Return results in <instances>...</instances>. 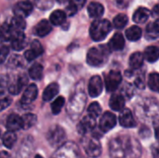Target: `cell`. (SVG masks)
I'll list each match as a JSON object with an SVG mask.
<instances>
[{"label":"cell","instance_id":"9","mask_svg":"<svg viewBox=\"0 0 159 158\" xmlns=\"http://www.w3.org/2000/svg\"><path fill=\"white\" fill-rule=\"evenodd\" d=\"M96 127V118L88 115L77 125V131L81 135H85L89 131H92Z\"/></svg>","mask_w":159,"mask_h":158},{"label":"cell","instance_id":"48","mask_svg":"<svg viewBox=\"0 0 159 158\" xmlns=\"http://www.w3.org/2000/svg\"><path fill=\"white\" fill-rule=\"evenodd\" d=\"M154 158H158V150H157V147L155 148V151H154Z\"/></svg>","mask_w":159,"mask_h":158},{"label":"cell","instance_id":"17","mask_svg":"<svg viewBox=\"0 0 159 158\" xmlns=\"http://www.w3.org/2000/svg\"><path fill=\"white\" fill-rule=\"evenodd\" d=\"M6 127L9 131H18L21 129V117L17 114H11L6 123Z\"/></svg>","mask_w":159,"mask_h":158},{"label":"cell","instance_id":"52","mask_svg":"<svg viewBox=\"0 0 159 158\" xmlns=\"http://www.w3.org/2000/svg\"><path fill=\"white\" fill-rule=\"evenodd\" d=\"M0 138H1V130H0Z\"/></svg>","mask_w":159,"mask_h":158},{"label":"cell","instance_id":"23","mask_svg":"<svg viewBox=\"0 0 159 158\" xmlns=\"http://www.w3.org/2000/svg\"><path fill=\"white\" fill-rule=\"evenodd\" d=\"M66 20V14L62 10H55L50 14L49 18V22L55 26H60L62 25Z\"/></svg>","mask_w":159,"mask_h":158},{"label":"cell","instance_id":"19","mask_svg":"<svg viewBox=\"0 0 159 158\" xmlns=\"http://www.w3.org/2000/svg\"><path fill=\"white\" fill-rule=\"evenodd\" d=\"M88 12L90 18L92 19H100L104 13V7L102 4L98 2H92L88 7Z\"/></svg>","mask_w":159,"mask_h":158},{"label":"cell","instance_id":"27","mask_svg":"<svg viewBox=\"0 0 159 158\" xmlns=\"http://www.w3.org/2000/svg\"><path fill=\"white\" fill-rule=\"evenodd\" d=\"M159 57V49L157 47L155 46H150L148 47H146V49L144 50V55L143 58H145L146 61H148L149 62H155L158 60Z\"/></svg>","mask_w":159,"mask_h":158},{"label":"cell","instance_id":"12","mask_svg":"<svg viewBox=\"0 0 159 158\" xmlns=\"http://www.w3.org/2000/svg\"><path fill=\"white\" fill-rule=\"evenodd\" d=\"M102 88H103V83L99 75H94L90 78L89 83V93L92 98L98 97L102 93Z\"/></svg>","mask_w":159,"mask_h":158},{"label":"cell","instance_id":"8","mask_svg":"<svg viewBox=\"0 0 159 158\" xmlns=\"http://www.w3.org/2000/svg\"><path fill=\"white\" fill-rule=\"evenodd\" d=\"M32 11H33V4L28 0L20 1L16 3L15 6L13 7V12L15 16L26 18L32 13Z\"/></svg>","mask_w":159,"mask_h":158},{"label":"cell","instance_id":"45","mask_svg":"<svg viewBox=\"0 0 159 158\" xmlns=\"http://www.w3.org/2000/svg\"><path fill=\"white\" fill-rule=\"evenodd\" d=\"M123 92L127 97L130 98L133 95V88H132L131 85H126L123 88Z\"/></svg>","mask_w":159,"mask_h":158},{"label":"cell","instance_id":"22","mask_svg":"<svg viewBox=\"0 0 159 158\" xmlns=\"http://www.w3.org/2000/svg\"><path fill=\"white\" fill-rule=\"evenodd\" d=\"M150 10L146 7L138 8L133 15V20L135 23H144L147 21L150 16Z\"/></svg>","mask_w":159,"mask_h":158},{"label":"cell","instance_id":"35","mask_svg":"<svg viewBox=\"0 0 159 158\" xmlns=\"http://www.w3.org/2000/svg\"><path fill=\"white\" fill-rule=\"evenodd\" d=\"M113 23L116 29H122L128 23V17L125 14H119L114 19Z\"/></svg>","mask_w":159,"mask_h":158},{"label":"cell","instance_id":"7","mask_svg":"<svg viewBox=\"0 0 159 158\" xmlns=\"http://www.w3.org/2000/svg\"><path fill=\"white\" fill-rule=\"evenodd\" d=\"M116 125V116L111 112H106L101 117L99 128L102 132H107L110 131L112 129H114Z\"/></svg>","mask_w":159,"mask_h":158},{"label":"cell","instance_id":"4","mask_svg":"<svg viewBox=\"0 0 159 158\" xmlns=\"http://www.w3.org/2000/svg\"><path fill=\"white\" fill-rule=\"evenodd\" d=\"M125 154L129 158H140L142 156L141 143L133 138L127 139L125 141Z\"/></svg>","mask_w":159,"mask_h":158},{"label":"cell","instance_id":"15","mask_svg":"<svg viewBox=\"0 0 159 158\" xmlns=\"http://www.w3.org/2000/svg\"><path fill=\"white\" fill-rule=\"evenodd\" d=\"M10 41H11V47L14 50L20 51L23 49L25 47V35L23 32H13Z\"/></svg>","mask_w":159,"mask_h":158},{"label":"cell","instance_id":"25","mask_svg":"<svg viewBox=\"0 0 159 158\" xmlns=\"http://www.w3.org/2000/svg\"><path fill=\"white\" fill-rule=\"evenodd\" d=\"M10 26V29L13 32H23V30L26 27V22L24 18L19 17V16H14L11 19L10 23H8Z\"/></svg>","mask_w":159,"mask_h":158},{"label":"cell","instance_id":"29","mask_svg":"<svg viewBox=\"0 0 159 158\" xmlns=\"http://www.w3.org/2000/svg\"><path fill=\"white\" fill-rule=\"evenodd\" d=\"M142 34H143L142 29L136 25L129 27L126 31V36L129 41H138L142 37Z\"/></svg>","mask_w":159,"mask_h":158},{"label":"cell","instance_id":"49","mask_svg":"<svg viewBox=\"0 0 159 158\" xmlns=\"http://www.w3.org/2000/svg\"><path fill=\"white\" fill-rule=\"evenodd\" d=\"M154 11H155V14H156V16H158V6H157V5L155 7V8H154Z\"/></svg>","mask_w":159,"mask_h":158},{"label":"cell","instance_id":"34","mask_svg":"<svg viewBox=\"0 0 159 158\" xmlns=\"http://www.w3.org/2000/svg\"><path fill=\"white\" fill-rule=\"evenodd\" d=\"M64 102H65V100L62 96H60L58 97L51 104V111L54 115H58L61 113L63 105H64Z\"/></svg>","mask_w":159,"mask_h":158},{"label":"cell","instance_id":"2","mask_svg":"<svg viewBox=\"0 0 159 158\" xmlns=\"http://www.w3.org/2000/svg\"><path fill=\"white\" fill-rule=\"evenodd\" d=\"M111 30H112V24L108 20L97 19L92 22L90 26L89 29L90 37L94 41L103 40Z\"/></svg>","mask_w":159,"mask_h":158},{"label":"cell","instance_id":"18","mask_svg":"<svg viewBox=\"0 0 159 158\" xmlns=\"http://www.w3.org/2000/svg\"><path fill=\"white\" fill-rule=\"evenodd\" d=\"M85 3L86 0H69L64 11L66 16H74L80 8L84 7Z\"/></svg>","mask_w":159,"mask_h":158},{"label":"cell","instance_id":"32","mask_svg":"<svg viewBox=\"0 0 159 158\" xmlns=\"http://www.w3.org/2000/svg\"><path fill=\"white\" fill-rule=\"evenodd\" d=\"M43 75V66L39 63H34L29 69V76L34 80L41 79Z\"/></svg>","mask_w":159,"mask_h":158},{"label":"cell","instance_id":"46","mask_svg":"<svg viewBox=\"0 0 159 158\" xmlns=\"http://www.w3.org/2000/svg\"><path fill=\"white\" fill-rule=\"evenodd\" d=\"M116 1L117 6L122 7V8L127 7L129 5V3L131 2V0H116Z\"/></svg>","mask_w":159,"mask_h":158},{"label":"cell","instance_id":"39","mask_svg":"<svg viewBox=\"0 0 159 158\" xmlns=\"http://www.w3.org/2000/svg\"><path fill=\"white\" fill-rule=\"evenodd\" d=\"M53 2L54 0H34V5L38 8L43 9V10L50 8L53 6Z\"/></svg>","mask_w":159,"mask_h":158},{"label":"cell","instance_id":"33","mask_svg":"<svg viewBox=\"0 0 159 158\" xmlns=\"http://www.w3.org/2000/svg\"><path fill=\"white\" fill-rule=\"evenodd\" d=\"M12 36V30L8 23H4L0 26V39L2 41H10Z\"/></svg>","mask_w":159,"mask_h":158},{"label":"cell","instance_id":"51","mask_svg":"<svg viewBox=\"0 0 159 158\" xmlns=\"http://www.w3.org/2000/svg\"><path fill=\"white\" fill-rule=\"evenodd\" d=\"M56 1H58L59 3H63V2H65V1H67V0H56Z\"/></svg>","mask_w":159,"mask_h":158},{"label":"cell","instance_id":"3","mask_svg":"<svg viewBox=\"0 0 159 158\" xmlns=\"http://www.w3.org/2000/svg\"><path fill=\"white\" fill-rule=\"evenodd\" d=\"M65 139H66V134L64 129L58 125L51 127L48 131L47 140L52 147L60 146L64 142Z\"/></svg>","mask_w":159,"mask_h":158},{"label":"cell","instance_id":"24","mask_svg":"<svg viewBox=\"0 0 159 158\" xmlns=\"http://www.w3.org/2000/svg\"><path fill=\"white\" fill-rule=\"evenodd\" d=\"M59 85L57 83H51L49 84L44 90L43 92V100L45 102H48L50 100H52L58 93H59Z\"/></svg>","mask_w":159,"mask_h":158},{"label":"cell","instance_id":"26","mask_svg":"<svg viewBox=\"0 0 159 158\" xmlns=\"http://www.w3.org/2000/svg\"><path fill=\"white\" fill-rule=\"evenodd\" d=\"M159 36V23L158 20H155L154 22H151L146 27V37L148 39L155 40L158 38Z\"/></svg>","mask_w":159,"mask_h":158},{"label":"cell","instance_id":"44","mask_svg":"<svg viewBox=\"0 0 159 158\" xmlns=\"http://www.w3.org/2000/svg\"><path fill=\"white\" fill-rule=\"evenodd\" d=\"M135 85H136V87H137L138 88H141V89H143V88H145L144 76H143V74L139 75V76L136 78V80H135Z\"/></svg>","mask_w":159,"mask_h":158},{"label":"cell","instance_id":"10","mask_svg":"<svg viewBox=\"0 0 159 158\" xmlns=\"http://www.w3.org/2000/svg\"><path fill=\"white\" fill-rule=\"evenodd\" d=\"M27 81L28 80H27V77L25 76V74L18 75L16 78H14L12 81L9 82V85H8L9 93L12 94V95L19 94L23 89V88L26 86Z\"/></svg>","mask_w":159,"mask_h":158},{"label":"cell","instance_id":"36","mask_svg":"<svg viewBox=\"0 0 159 158\" xmlns=\"http://www.w3.org/2000/svg\"><path fill=\"white\" fill-rule=\"evenodd\" d=\"M148 85L149 88L153 90V91H158L159 87V76L157 73H153L150 74L149 76V80H148Z\"/></svg>","mask_w":159,"mask_h":158},{"label":"cell","instance_id":"47","mask_svg":"<svg viewBox=\"0 0 159 158\" xmlns=\"http://www.w3.org/2000/svg\"><path fill=\"white\" fill-rule=\"evenodd\" d=\"M9 156L7 152H0V158H8Z\"/></svg>","mask_w":159,"mask_h":158},{"label":"cell","instance_id":"42","mask_svg":"<svg viewBox=\"0 0 159 158\" xmlns=\"http://www.w3.org/2000/svg\"><path fill=\"white\" fill-rule=\"evenodd\" d=\"M9 65L13 66V67H20L23 64V60L20 56H18V55H15L13 57L10 58L9 60V62H8Z\"/></svg>","mask_w":159,"mask_h":158},{"label":"cell","instance_id":"5","mask_svg":"<svg viewBox=\"0 0 159 158\" xmlns=\"http://www.w3.org/2000/svg\"><path fill=\"white\" fill-rule=\"evenodd\" d=\"M110 156L112 158H124L125 154V141L121 138H115L109 144Z\"/></svg>","mask_w":159,"mask_h":158},{"label":"cell","instance_id":"30","mask_svg":"<svg viewBox=\"0 0 159 158\" xmlns=\"http://www.w3.org/2000/svg\"><path fill=\"white\" fill-rule=\"evenodd\" d=\"M37 117L34 114H26L21 117V129H29L36 124Z\"/></svg>","mask_w":159,"mask_h":158},{"label":"cell","instance_id":"14","mask_svg":"<svg viewBox=\"0 0 159 158\" xmlns=\"http://www.w3.org/2000/svg\"><path fill=\"white\" fill-rule=\"evenodd\" d=\"M37 94H38L37 87L34 84L29 85L23 91V94L21 97V103L22 104H30L36 99Z\"/></svg>","mask_w":159,"mask_h":158},{"label":"cell","instance_id":"31","mask_svg":"<svg viewBox=\"0 0 159 158\" xmlns=\"http://www.w3.org/2000/svg\"><path fill=\"white\" fill-rule=\"evenodd\" d=\"M17 142V136L13 131H7L2 137V142L7 149H11Z\"/></svg>","mask_w":159,"mask_h":158},{"label":"cell","instance_id":"43","mask_svg":"<svg viewBox=\"0 0 159 158\" xmlns=\"http://www.w3.org/2000/svg\"><path fill=\"white\" fill-rule=\"evenodd\" d=\"M24 58H25V60L26 61H34V59H36L37 58V56H36V54L31 49V48H29L28 50H26L25 51V53H24Z\"/></svg>","mask_w":159,"mask_h":158},{"label":"cell","instance_id":"1","mask_svg":"<svg viewBox=\"0 0 159 158\" xmlns=\"http://www.w3.org/2000/svg\"><path fill=\"white\" fill-rule=\"evenodd\" d=\"M110 52L111 49L107 45H101L99 47H92L88 52L87 61L90 66H102L106 62Z\"/></svg>","mask_w":159,"mask_h":158},{"label":"cell","instance_id":"21","mask_svg":"<svg viewBox=\"0 0 159 158\" xmlns=\"http://www.w3.org/2000/svg\"><path fill=\"white\" fill-rule=\"evenodd\" d=\"M109 105L114 111H121L125 106V98L122 94H114L109 102Z\"/></svg>","mask_w":159,"mask_h":158},{"label":"cell","instance_id":"37","mask_svg":"<svg viewBox=\"0 0 159 158\" xmlns=\"http://www.w3.org/2000/svg\"><path fill=\"white\" fill-rule=\"evenodd\" d=\"M88 113L89 115L97 118L98 116H100L101 113H102V107L101 105L98 103V102H92L89 106V109H88Z\"/></svg>","mask_w":159,"mask_h":158},{"label":"cell","instance_id":"6","mask_svg":"<svg viewBox=\"0 0 159 158\" xmlns=\"http://www.w3.org/2000/svg\"><path fill=\"white\" fill-rule=\"evenodd\" d=\"M122 81V75L118 71H111L105 75V88L107 91L116 90Z\"/></svg>","mask_w":159,"mask_h":158},{"label":"cell","instance_id":"40","mask_svg":"<svg viewBox=\"0 0 159 158\" xmlns=\"http://www.w3.org/2000/svg\"><path fill=\"white\" fill-rule=\"evenodd\" d=\"M30 48L36 54V56H40L42 53H43V47L42 45L40 44V42L38 40H34L32 43H31V47Z\"/></svg>","mask_w":159,"mask_h":158},{"label":"cell","instance_id":"20","mask_svg":"<svg viewBox=\"0 0 159 158\" xmlns=\"http://www.w3.org/2000/svg\"><path fill=\"white\" fill-rule=\"evenodd\" d=\"M124 46H125V38L119 33L116 34L112 37V39L110 40L109 45H108V47H110L111 50H116V51L123 49Z\"/></svg>","mask_w":159,"mask_h":158},{"label":"cell","instance_id":"28","mask_svg":"<svg viewBox=\"0 0 159 158\" xmlns=\"http://www.w3.org/2000/svg\"><path fill=\"white\" fill-rule=\"evenodd\" d=\"M143 55L141 52H135L133 53L129 58V66L132 70L140 69L143 63Z\"/></svg>","mask_w":159,"mask_h":158},{"label":"cell","instance_id":"38","mask_svg":"<svg viewBox=\"0 0 159 158\" xmlns=\"http://www.w3.org/2000/svg\"><path fill=\"white\" fill-rule=\"evenodd\" d=\"M12 102L10 96L4 92H0V111L7 109Z\"/></svg>","mask_w":159,"mask_h":158},{"label":"cell","instance_id":"50","mask_svg":"<svg viewBox=\"0 0 159 158\" xmlns=\"http://www.w3.org/2000/svg\"><path fill=\"white\" fill-rule=\"evenodd\" d=\"M34 158H44L43 156H41L40 155H36L35 156H34Z\"/></svg>","mask_w":159,"mask_h":158},{"label":"cell","instance_id":"16","mask_svg":"<svg viewBox=\"0 0 159 158\" xmlns=\"http://www.w3.org/2000/svg\"><path fill=\"white\" fill-rule=\"evenodd\" d=\"M51 29L52 27H51V23L49 22V20H42L35 25L34 29V33L35 35L39 37H44L51 32Z\"/></svg>","mask_w":159,"mask_h":158},{"label":"cell","instance_id":"11","mask_svg":"<svg viewBox=\"0 0 159 158\" xmlns=\"http://www.w3.org/2000/svg\"><path fill=\"white\" fill-rule=\"evenodd\" d=\"M85 151L89 157L97 158L102 155V145L98 139H90L85 146Z\"/></svg>","mask_w":159,"mask_h":158},{"label":"cell","instance_id":"41","mask_svg":"<svg viewBox=\"0 0 159 158\" xmlns=\"http://www.w3.org/2000/svg\"><path fill=\"white\" fill-rule=\"evenodd\" d=\"M9 53V48L3 43H0V63H3Z\"/></svg>","mask_w":159,"mask_h":158},{"label":"cell","instance_id":"13","mask_svg":"<svg viewBox=\"0 0 159 158\" xmlns=\"http://www.w3.org/2000/svg\"><path fill=\"white\" fill-rule=\"evenodd\" d=\"M119 123L124 128H134L136 127V121L129 109H122L119 115Z\"/></svg>","mask_w":159,"mask_h":158}]
</instances>
